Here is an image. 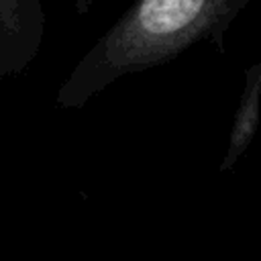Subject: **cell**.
<instances>
[{
    "label": "cell",
    "instance_id": "obj_1",
    "mask_svg": "<svg viewBox=\"0 0 261 261\" xmlns=\"http://www.w3.org/2000/svg\"><path fill=\"white\" fill-rule=\"evenodd\" d=\"M249 0H143L133 4L77 61L55 104L82 108L118 77L165 65L198 43L224 49V37Z\"/></svg>",
    "mask_w": 261,
    "mask_h": 261
},
{
    "label": "cell",
    "instance_id": "obj_2",
    "mask_svg": "<svg viewBox=\"0 0 261 261\" xmlns=\"http://www.w3.org/2000/svg\"><path fill=\"white\" fill-rule=\"evenodd\" d=\"M45 14L39 0H0V77L22 71L41 49Z\"/></svg>",
    "mask_w": 261,
    "mask_h": 261
},
{
    "label": "cell",
    "instance_id": "obj_3",
    "mask_svg": "<svg viewBox=\"0 0 261 261\" xmlns=\"http://www.w3.org/2000/svg\"><path fill=\"white\" fill-rule=\"evenodd\" d=\"M259 112H261V59L245 69V84L230 124L226 151L220 161V171H228L251 145L259 126V116H261Z\"/></svg>",
    "mask_w": 261,
    "mask_h": 261
}]
</instances>
